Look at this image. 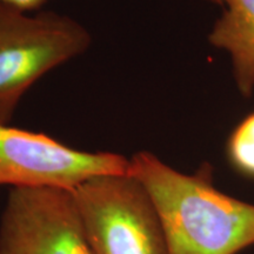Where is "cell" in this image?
Listing matches in <instances>:
<instances>
[{
  "instance_id": "1",
  "label": "cell",
  "mask_w": 254,
  "mask_h": 254,
  "mask_svg": "<svg viewBox=\"0 0 254 254\" xmlns=\"http://www.w3.org/2000/svg\"><path fill=\"white\" fill-rule=\"evenodd\" d=\"M128 173L153 202L168 254H239L254 246V204L221 192L208 163L183 173L140 151L129 158Z\"/></svg>"
},
{
  "instance_id": "2",
  "label": "cell",
  "mask_w": 254,
  "mask_h": 254,
  "mask_svg": "<svg viewBox=\"0 0 254 254\" xmlns=\"http://www.w3.org/2000/svg\"><path fill=\"white\" fill-rule=\"evenodd\" d=\"M91 43L86 27L68 15L31 14L0 4V123H9L40 78L82 55Z\"/></svg>"
},
{
  "instance_id": "3",
  "label": "cell",
  "mask_w": 254,
  "mask_h": 254,
  "mask_svg": "<svg viewBox=\"0 0 254 254\" xmlns=\"http://www.w3.org/2000/svg\"><path fill=\"white\" fill-rule=\"evenodd\" d=\"M73 193L93 254H168L153 202L128 172L93 177Z\"/></svg>"
},
{
  "instance_id": "4",
  "label": "cell",
  "mask_w": 254,
  "mask_h": 254,
  "mask_svg": "<svg viewBox=\"0 0 254 254\" xmlns=\"http://www.w3.org/2000/svg\"><path fill=\"white\" fill-rule=\"evenodd\" d=\"M129 158L73 148L45 133L0 123V187H60L73 190L104 174L127 173Z\"/></svg>"
},
{
  "instance_id": "5",
  "label": "cell",
  "mask_w": 254,
  "mask_h": 254,
  "mask_svg": "<svg viewBox=\"0 0 254 254\" xmlns=\"http://www.w3.org/2000/svg\"><path fill=\"white\" fill-rule=\"evenodd\" d=\"M0 254H93L73 190L9 189L0 218Z\"/></svg>"
},
{
  "instance_id": "6",
  "label": "cell",
  "mask_w": 254,
  "mask_h": 254,
  "mask_svg": "<svg viewBox=\"0 0 254 254\" xmlns=\"http://www.w3.org/2000/svg\"><path fill=\"white\" fill-rule=\"evenodd\" d=\"M224 6L208 39L230 55L238 88L250 97L254 91V0H225Z\"/></svg>"
},
{
  "instance_id": "7",
  "label": "cell",
  "mask_w": 254,
  "mask_h": 254,
  "mask_svg": "<svg viewBox=\"0 0 254 254\" xmlns=\"http://www.w3.org/2000/svg\"><path fill=\"white\" fill-rule=\"evenodd\" d=\"M231 166L243 177L254 179V112L231 133L226 145Z\"/></svg>"
},
{
  "instance_id": "8",
  "label": "cell",
  "mask_w": 254,
  "mask_h": 254,
  "mask_svg": "<svg viewBox=\"0 0 254 254\" xmlns=\"http://www.w3.org/2000/svg\"><path fill=\"white\" fill-rule=\"evenodd\" d=\"M47 0H0V4H5L25 12H33L39 9Z\"/></svg>"
},
{
  "instance_id": "9",
  "label": "cell",
  "mask_w": 254,
  "mask_h": 254,
  "mask_svg": "<svg viewBox=\"0 0 254 254\" xmlns=\"http://www.w3.org/2000/svg\"><path fill=\"white\" fill-rule=\"evenodd\" d=\"M208 1L213 2V4H217V5H221V6L225 5V0H208Z\"/></svg>"
}]
</instances>
